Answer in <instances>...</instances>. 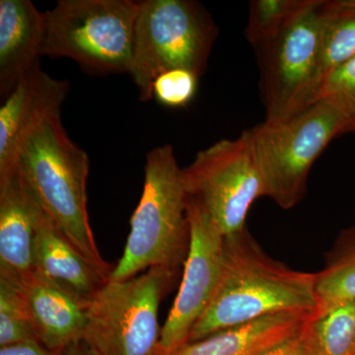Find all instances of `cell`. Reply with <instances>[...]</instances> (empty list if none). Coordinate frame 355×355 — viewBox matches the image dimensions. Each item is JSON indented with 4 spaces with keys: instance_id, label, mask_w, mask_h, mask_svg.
I'll return each instance as SVG.
<instances>
[{
    "instance_id": "obj_1",
    "label": "cell",
    "mask_w": 355,
    "mask_h": 355,
    "mask_svg": "<svg viewBox=\"0 0 355 355\" xmlns=\"http://www.w3.org/2000/svg\"><path fill=\"white\" fill-rule=\"evenodd\" d=\"M319 308L316 273L297 272L273 260L245 228L224 240L220 282L188 343L266 315L315 313Z\"/></svg>"
},
{
    "instance_id": "obj_2",
    "label": "cell",
    "mask_w": 355,
    "mask_h": 355,
    "mask_svg": "<svg viewBox=\"0 0 355 355\" xmlns=\"http://www.w3.org/2000/svg\"><path fill=\"white\" fill-rule=\"evenodd\" d=\"M87 153L69 139L60 116L51 118L21 146L16 169L55 225L89 261L112 272L96 245L87 212Z\"/></svg>"
},
{
    "instance_id": "obj_3",
    "label": "cell",
    "mask_w": 355,
    "mask_h": 355,
    "mask_svg": "<svg viewBox=\"0 0 355 355\" xmlns=\"http://www.w3.org/2000/svg\"><path fill=\"white\" fill-rule=\"evenodd\" d=\"M189 197L183 169L170 144L146 154L144 191L130 219L123 256L110 280H125L151 268L176 275L190 246Z\"/></svg>"
},
{
    "instance_id": "obj_4",
    "label": "cell",
    "mask_w": 355,
    "mask_h": 355,
    "mask_svg": "<svg viewBox=\"0 0 355 355\" xmlns=\"http://www.w3.org/2000/svg\"><path fill=\"white\" fill-rule=\"evenodd\" d=\"M217 35L211 16L197 1H139L128 74L139 89V99H153L154 81L169 70H189L200 78Z\"/></svg>"
},
{
    "instance_id": "obj_5",
    "label": "cell",
    "mask_w": 355,
    "mask_h": 355,
    "mask_svg": "<svg viewBox=\"0 0 355 355\" xmlns=\"http://www.w3.org/2000/svg\"><path fill=\"white\" fill-rule=\"evenodd\" d=\"M139 1L60 0L46 14L43 55L96 73H130Z\"/></svg>"
},
{
    "instance_id": "obj_6",
    "label": "cell",
    "mask_w": 355,
    "mask_h": 355,
    "mask_svg": "<svg viewBox=\"0 0 355 355\" xmlns=\"http://www.w3.org/2000/svg\"><path fill=\"white\" fill-rule=\"evenodd\" d=\"M263 184V197L291 209L306 193L308 175L329 144L343 135L342 121L323 101L280 121L247 130Z\"/></svg>"
},
{
    "instance_id": "obj_7",
    "label": "cell",
    "mask_w": 355,
    "mask_h": 355,
    "mask_svg": "<svg viewBox=\"0 0 355 355\" xmlns=\"http://www.w3.org/2000/svg\"><path fill=\"white\" fill-rule=\"evenodd\" d=\"M175 273L151 268L125 280H108L88 306L83 340L101 355H156L158 311Z\"/></svg>"
},
{
    "instance_id": "obj_8",
    "label": "cell",
    "mask_w": 355,
    "mask_h": 355,
    "mask_svg": "<svg viewBox=\"0 0 355 355\" xmlns=\"http://www.w3.org/2000/svg\"><path fill=\"white\" fill-rule=\"evenodd\" d=\"M322 1L312 0L282 34L256 49L266 121L287 120L318 102L322 83Z\"/></svg>"
},
{
    "instance_id": "obj_9",
    "label": "cell",
    "mask_w": 355,
    "mask_h": 355,
    "mask_svg": "<svg viewBox=\"0 0 355 355\" xmlns=\"http://www.w3.org/2000/svg\"><path fill=\"white\" fill-rule=\"evenodd\" d=\"M183 173L189 200L211 217L222 234L226 237L246 228L252 205L263 197L247 130L237 139H221L200 151Z\"/></svg>"
},
{
    "instance_id": "obj_10",
    "label": "cell",
    "mask_w": 355,
    "mask_h": 355,
    "mask_svg": "<svg viewBox=\"0 0 355 355\" xmlns=\"http://www.w3.org/2000/svg\"><path fill=\"white\" fill-rule=\"evenodd\" d=\"M188 218L190 246L183 279L161 329L156 355H174L188 343L191 329L209 307L221 279L225 236L211 217L191 200Z\"/></svg>"
},
{
    "instance_id": "obj_11",
    "label": "cell",
    "mask_w": 355,
    "mask_h": 355,
    "mask_svg": "<svg viewBox=\"0 0 355 355\" xmlns=\"http://www.w3.org/2000/svg\"><path fill=\"white\" fill-rule=\"evenodd\" d=\"M69 90V81L53 78L39 64L3 100L0 107V178L15 171L25 140L51 118L60 116Z\"/></svg>"
},
{
    "instance_id": "obj_12",
    "label": "cell",
    "mask_w": 355,
    "mask_h": 355,
    "mask_svg": "<svg viewBox=\"0 0 355 355\" xmlns=\"http://www.w3.org/2000/svg\"><path fill=\"white\" fill-rule=\"evenodd\" d=\"M27 305L37 340L57 355L83 340L87 326V301L34 272L16 286Z\"/></svg>"
},
{
    "instance_id": "obj_13",
    "label": "cell",
    "mask_w": 355,
    "mask_h": 355,
    "mask_svg": "<svg viewBox=\"0 0 355 355\" xmlns=\"http://www.w3.org/2000/svg\"><path fill=\"white\" fill-rule=\"evenodd\" d=\"M40 207L17 169L0 178V279L20 286L35 272L34 243Z\"/></svg>"
},
{
    "instance_id": "obj_14",
    "label": "cell",
    "mask_w": 355,
    "mask_h": 355,
    "mask_svg": "<svg viewBox=\"0 0 355 355\" xmlns=\"http://www.w3.org/2000/svg\"><path fill=\"white\" fill-rule=\"evenodd\" d=\"M46 14L30 0H0V97L6 99L43 55Z\"/></svg>"
},
{
    "instance_id": "obj_15",
    "label": "cell",
    "mask_w": 355,
    "mask_h": 355,
    "mask_svg": "<svg viewBox=\"0 0 355 355\" xmlns=\"http://www.w3.org/2000/svg\"><path fill=\"white\" fill-rule=\"evenodd\" d=\"M35 272L90 302L109 280V270L86 259L40 209L34 243Z\"/></svg>"
},
{
    "instance_id": "obj_16",
    "label": "cell",
    "mask_w": 355,
    "mask_h": 355,
    "mask_svg": "<svg viewBox=\"0 0 355 355\" xmlns=\"http://www.w3.org/2000/svg\"><path fill=\"white\" fill-rule=\"evenodd\" d=\"M313 314L266 315L187 343L174 355H261L300 334Z\"/></svg>"
},
{
    "instance_id": "obj_17",
    "label": "cell",
    "mask_w": 355,
    "mask_h": 355,
    "mask_svg": "<svg viewBox=\"0 0 355 355\" xmlns=\"http://www.w3.org/2000/svg\"><path fill=\"white\" fill-rule=\"evenodd\" d=\"M302 334L315 355H355V301L320 306Z\"/></svg>"
},
{
    "instance_id": "obj_18",
    "label": "cell",
    "mask_w": 355,
    "mask_h": 355,
    "mask_svg": "<svg viewBox=\"0 0 355 355\" xmlns=\"http://www.w3.org/2000/svg\"><path fill=\"white\" fill-rule=\"evenodd\" d=\"M319 14L323 83L333 70L355 57V0H323Z\"/></svg>"
},
{
    "instance_id": "obj_19",
    "label": "cell",
    "mask_w": 355,
    "mask_h": 355,
    "mask_svg": "<svg viewBox=\"0 0 355 355\" xmlns=\"http://www.w3.org/2000/svg\"><path fill=\"white\" fill-rule=\"evenodd\" d=\"M320 306L355 301V229L345 233L328 263L316 273Z\"/></svg>"
},
{
    "instance_id": "obj_20",
    "label": "cell",
    "mask_w": 355,
    "mask_h": 355,
    "mask_svg": "<svg viewBox=\"0 0 355 355\" xmlns=\"http://www.w3.org/2000/svg\"><path fill=\"white\" fill-rule=\"evenodd\" d=\"M312 0H252L246 38L254 49L260 48L282 34Z\"/></svg>"
},
{
    "instance_id": "obj_21",
    "label": "cell",
    "mask_w": 355,
    "mask_h": 355,
    "mask_svg": "<svg viewBox=\"0 0 355 355\" xmlns=\"http://www.w3.org/2000/svg\"><path fill=\"white\" fill-rule=\"evenodd\" d=\"M30 340L37 338L24 298L17 287L0 279V347Z\"/></svg>"
},
{
    "instance_id": "obj_22",
    "label": "cell",
    "mask_w": 355,
    "mask_h": 355,
    "mask_svg": "<svg viewBox=\"0 0 355 355\" xmlns=\"http://www.w3.org/2000/svg\"><path fill=\"white\" fill-rule=\"evenodd\" d=\"M318 101L328 104L342 121L343 133L355 132V57L324 78Z\"/></svg>"
},
{
    "instance_id": "obj_23",
    "label": "cell",
    "mask_w": 355,
    "mask_h": 355,
    "mask_svg": "<svg viewBox=\"0 0 355 355\" xmlns=\"http://www.w3.org/2000/svg\"><path fill=\"white\" fill-rule=\"evenodd\" d=\"M198 77L186 69L164 72L154 81L153 99L170 108L186 107L197 92Z\"/></svg>"
},
{
    "instance_id": "obj_24",
    "label": "cell",
    "mask_w": 355,
    "mask_h": 355,
    "mask_svg": "<svg viewBox=\"0 0 355 355\" xmlns=\"http://www.w3.org/2000/svg\"><path fill=\"white\" fill-rule=\"evenodd\" d=\"M261 355H315L302 331Z\"/></svg>"
},
{
    "instance_id": "obj_25",
    "label": "cell",
    "mask_w": 355,
    "mask_h": 355,
    "mask_svg": "<svg viewBox=\"0 0 355 355\" xmlns=\"http://www.w3.org/2000/svg\"><path fill=\"white\" fill-rule=\"evenodd\" d=\"M0 355H57L37 340L0 347Z\"/></svg>"
},
{
    "instance_id": "obj_26",
    "label": "cell",
    "mask_w": 355,
    "mask_h": 355,
    "mask_svg": "<svg viewBox=\"0 0 355 355\" xmlns=\"http://www.w3.org/2000/svg\"><path fill=\"white\" fill-rule=\"evenodd\" d=\"M60 355H101L86 340H79L65 347Z\"/></svg>"
}]
</instances>
